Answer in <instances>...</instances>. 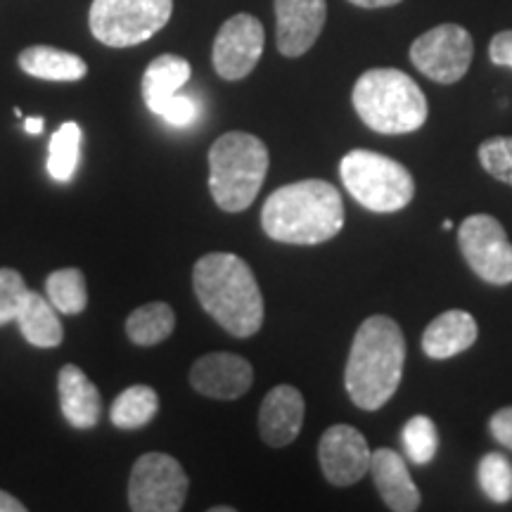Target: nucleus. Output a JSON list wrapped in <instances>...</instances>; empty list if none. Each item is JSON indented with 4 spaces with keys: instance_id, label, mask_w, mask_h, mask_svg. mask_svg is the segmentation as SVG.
I'll use <instances>...</instances> for the list:
<instances>
[{
    "instance_id": "nucleus-1",
    "label": "nucleus",
    "mask_w": 512,
    "mask_h": 512,
    "mask_svg": "<svg viewBox=\"0 0 512 512\" xmlns=\"http://www.w3.org/2000/svg\"><path fill=\"white\" fill-rule=\"evenodd\" d=\"M197 302L233 337H252L264 325V294L245 259L230 252L204 254L192 268Z\"/></svg>"
},
{
    "instance_id": "nucleus-2",
    "label": "nucleus",
    "mask_w": 512,
    "mask_h": 512,
    "mask_svg": "<svg viewBox=\"0 0 512 512\" xmlns=\"http://www.w3.org/2000/svg\"><path fill=\"white\" fill-rule=\"evenodd\" d=\"M261 228L285 245H320L344 228V202L328 181H297L268 195L261 209Z\"/></svg>"
},
{
    "instance_id": "nucleus-3",
    "label": "nucleus",
    "mask_w": 512,
    "mask_h": 512,
    "mask_svg": "<svg viewBox=\"0 0 512 512\" xmlns=\"http://www.w3.org/2000/svg\"><path fill=\"white\" fill-rule=\"evenodd\" d=\"M406 363V339L389 316H370L356 330L351 344L344 387L361 411H377L399 389Z\"/></svg>"
},
{
    "instance_id": "nucleus-4",
    "label": "nucleus",
    "mask_w": 512,
    "mask_h": 512,
    "mask_svg": "<svg viewBox=\"0 0 512 512\" xmlns=\"http://www.w3.org/2000/svg\"><path fill=\"white\" fill-rule=\"evenodd\" d=\"M354 110L363 124L384 136H403L427 121V98L401 69H368L354 86Z\"/></svg>"
},
{
    "instance_id": "nucleus-5",
    "label": "nucleus",
    "mask_w": 512,
    "mask_h": 512,
    "mask_svg": "<svg viewBox=\"0 0 512 512\" xmlns=\"http://www.w3.org/2000/svg\"><path fill=\"white\" fill-rule=\"evenodd\" d=\"M268 174V150L261 138L230 131L216 138L209 150V190L228 214L252 207Z\"/></svg>"
},
{
    "instance_id": "nucleus-6",
    "label": "nucleus",
    "mask_w": 512,
    "mask_h": 512,
    "mask_svg": "<svg viewBox=\"0 0 512 512\" xmlns=\"http://www.w3.org/2000/svg\"><path fill=\"white\" fill-rule=\"evenodd\" d=\"M339 176L349 195L375 214L401 211L415 195L411 171L373 150L347 152L339 162Z\"/></svg>"
},
{
    "instance_id": "nucleus-7",
    "label": "nucleus",
    "mask_w": 512,
    "mask_h": 512,
    "mask_svg": "<svg viewBox=\"0 0 512 512\" xmlns=\"http://www.w3.org/2000/svg\"><path fill=\"white\" fill-rule=\"evenodd\" d=\"M174 15V0H93L88 12L102 46L133 48L159 34Z\"/></svg>"
},
{
    "instance_id": "nucleus-8",
    "label": "nucleus",
    "mask_w": 512,
    "mask_h": 512,
    "mask_svg": "<svg viewBox=\"0 0 512 512\" xmlns=\"http://www.w3.org/2000/svg\"><path fill=\"white\" fill-rule=\"evenodd\" d=\"M188 475L174 456L145 453L128 479V505L136 512H178L188 496Z\"/></svg>"
},
{
    "instance_id": "nucleus-9",
    "label": "nucleus",
    "mask_w": 512,
    "mask_h": 512,
    "mask_svg": "<svg viewBox=\"0 0 512 512\" xmlns=\"http://www.w3.org/2000/svg\"><path fill=\"white\" fill-rule=\"evenodd\" d=\"M458 245L467 266L491 285L512 283V245L505 228L489 214H472L460 223Z\"/></svg>"
},
{
    "instance_id": "nucleus-10",
    "label": "nucleus",
    "mask_w": 512,
    "mask_h": 512,
    "mask_svg": "<svg viewBox=\"0 0 512 512\" xmlns=\"http://www.w3.org/2000/svg\"><path fill=\"white\" fill-rule=\"evenodd\" d=\"M475 43L460 24H439L418 36L411 46V62L420 74L437 83H456L470 69Z\"/></svg>"
},
{
    "instance_id": "nucleus-11",
    "label": "nucleus",
    "mask_w": 512,
    "mask_h": 512,
    "mask_svg": "<svg viewBox=\"0 0 512 512\" xmlns=\"http://www.w3.org/2000/svg\"><path fill=\"white\" fill-rule=\"evenodd\" d=\"M264 41V24L254 15L240 12L230 17L216 34L214 50H211L216 74L226 81L245 79L264 55Z\"/></svg>"
},
{
    "instance_id": "nucleus-12",
    "label": "nucleus",
    "mask_w": 512,
    "mask_h": 512,
    "mask_svg": "<svg viewBox=\"0 0 512 512\" xmlns=\"http://www.w3.org/2000/svg\"><path fill=\"white\" fill-rule=\"evenodd\" d=\"M368 439L351 425H332L323 432L318 444V463L325 479L335 486L361 482L370 472Z\"/></svg>"
},
{
    "instance_id": "nucleus-13",
    "label": "nucleus",
    "mask_w": 512,
    "mask_h": 512,
    "mask_svg": "<svg viewBox=\"0 0 512 512\" xmlns=\"http://www.w3.org/2000/svg\"><path fill=\"white\" fill-rule=\"evenodd\" d=\"M328 17L325 0H275V41L280 55L302 57L318 41Z\"/></svg>"
},
{
    "instance_id": "nucleus-14",
    "label": "nucleus",
    "mask_w": 512,
    "mask_h": 512,
    "mask_svg": "<svg viewBox=\"0 0 512 512\" xmlns=\"http://www.w3.org/2000/svg\"><path fill=\"white\" fill-rule=\"evenodd\" d=\"M190 384L195 392L209 399L233 401L249 392L254 384V368L247 358L228 351H216L197 358L190 368Z\"/></svg>"
},
{
    "instance_id": "nucleus-15",
    "label": "nucleus",
    "mask_w": 512,
    "mask_h": 512,
    "mask_svg": "<svg viewBox=\"0 0 512 512\" xmlns=\"http://www.w3.org/2000/svg\"><path fill=\"white\" fill-rule=\"evenodd\" d=\"M304 396L292 384H278L259 408V434L268 446H290L304 425Z\"/></svg>"
},
{
    "instance_id": "nucleus-16",
    "label": "nucleus",
    "mask_w": 512,
    "mask_h": 512,
    "mask_svg": "<svg viewBox=\"0 0 512 512\" xmlns=\"http://www.w3.org/2000/svg\"><path fill=\"white\" fill-rule=\"evenodd\" d=\"M370 472H373L375 486L382 501L394 512H413L420 508V491L413 484L406 460L392 448H377L370 458Z\"/></svg>"
},
{
    "instance_id": "nucleus-17",
    "label": "nucleus",
    "mask_w": 512,
    "mask_h": 512,
    "mask_svg": "<svg viewBox=\"0 0 512 512\" xmlns=\"http://www.w3.org/2000/svg\"><path fill=\"white\" fill-rule=\"evenodd\" d=\"M57 389H60L64 420L76 430H93L100 420L102 399L98 387L88 380V375L79 366L67 363L57 377Z\"/></svg>"
},
{
    "instance_id": "nucleus-18",
    "label": "nucleus",
    "mask_w": 512,
    "mask_h": 512,
    "mask_svg": "<svg viewBox=\"0 0 512 512\" xmlns=\"http://www.w3.org/2000/svg\"><path fill=\"white\" fill-rule=\"evenodd\" d=\"M479 325L472 313L463 309L444 311L427 325L422 335V351L430 358H451L463 354L477 342Z\"/></svg>"
},
{
    "instance_id": "nucleus-19",
    "label": "nucleus",
    "mask_w": 512,
    "mask_h": 512,
    "mask_svg": "<svg viewBox=\"0 0 512 512\" xmlns=\"http://www.w3.org/2000/svg\"><path fill=\"white\" fill-rule=\"evenodd\" d=\"M192 67L181 55H159L147 64L143 74V100L147 110L162 117L171 100L190 81Z\"/></svg>"
},
{
    "instance_id": "nucleus-20",
    "label": "nucleus",
    "mask_w": 512,
    "mask_h": 512,
    "mask_svg": "<svg viewBox=\"0 0 512 512\" xmlns=\"http://www.w3.org/2000/svg\"><path fill=\"white\" fill-rule=\"evenodd\" d=\"M19 67L22 72L41 81L74 83L88 74V64L79 55L53 46H31L19 53Z\"/></svg>"
},
{
    "instance_id": "nucleus-21",
    "label": "nucleus",
    "mask_w": 512,
    "mask_h": 512,
    "mask_svg": "<svg viewBox=\"0 0 512 512\" xmlns=\"http://www.w3.org/2000/svg\"><path fill=\"white\" fill-rule=\"evenodd\" d=\"M17 325L31 347L55 349L60 347L64 339V328L60 318H57V309L43 294L29 292L27 302H24L17 316Z\"/></svg>"
},
{
    "instance_id": "nucleus-22",
    "label": "nucleus",
    "mask_w": 512,
    "mask_h": 512,
    "mask_svg": "<svg viewBox=\"0 0 512 512\" xmlns=\"http://www.w3.org/2000/svg\"><path fill=\"white\" fill-rule=\"evenodd\" d=\"M176 328V313L169 304L150 302L126 318V335L138 347H155L171 337Z\"/></svg>"
},
{
    "instance_id": "nucleus-23",
    "label": "nucleus",
    "mask_w": 512,
    "mask_h": 512,
    "mask_svg": "<svg viewBox=\"0 0 512 512\" xmlns=\"http://www.w3.org/2000/svg\"><path fill=\"white\" fill-rule=\"evenodd\" d=\"M159 411V396L147 384H133L121 392L112 403L110 420L119 430H138L150 425Z\"/></svg>"
},
{
    "instance_id": "nucleus-24",
    "label": "nucleus",
    "mask_w": 512,
    "mask_h": 512,
    "mask_svg": "<svg viewBox=\"0 0 512 512\" xmlns=\"http://www.w3.org/2000/svg\"><path fill=\"white\" fill-rule=\"evenodd\" d=\"M46 297L55 306L57 313L76 316L88 306L86 275L79 268H60L53 271L46 280Z\"/></svg>"
},
{
    "instance_id": "nucleus-25",
    "label": "nucleus",
    "mask_w": 512,
    "mask_h": 512,
    "mask_svg": "<svg viewBox=\"0 0 512 512\" xmlns=\"http://www.w3.org/2000/svg\"><path fill=\"white\" fill-rule=\"evenodd\" d=\"M81 152V128L76 121H64L50 138L48 150V174L55 181L67 183L79 166Z\"/></svg>"
},
{
    "instance_id": "nucleus-26",
    "label": "nucleus",
    "mask_w": 512,
    "mask_h": 512,
    "mask_svg": "<svg viewBox=\"0 0 512 512\" xmlns=\"http://www.w3.org/2000/svg\"><path fill=\"white\" fill-rule=\"evenodd\" d=\"M401 441L403 448H406V456L415 465H430L439 448L437 425L427 415H415L403 425Z\"/></svg>"
},
{
    "instance_id": "nucleus-27",
    "label": "nucleus",
    "mask_w": 512,
    "mask_h": 512,
    "mask_svg": "<svg viewBox=\"0 0 512 512\" xmlns=\"http://www.w3.org/2000/svg\"><path fill=\"white\" fill-rule=\"evenodd\" d=\"M477 479L486 498H491L494 503L512 501V463L503 453H486L479 460Z\"/></svg>"
},
{
    "instance_id": "nucleus-28",
    "label": "nucleus",
    "mask_w": 512,
    "mask_h": 512,
    "mask_svg": "<svg viewBox=\"0 0 512 512\" xmlns=\"http://www.w3.org/2000/svg\"><path fill=\"white\" fill-rule=\"evenodd\" d=\"M479 162L496 181L512 185V138L496 136L479 145Z\"/></svg>"
},
{
    "instance_id": "nucleus-29",
    "label": "nucleus",
    "mask_w": 512,
    "mask_h": 512,
    "mask_svg": "<svg viewBox=\"0 0 512 512\" xmlns=\"http://www.w3.org/2000/svg\"><path fill=\"white\" fill-rule=\"evenodd\" d=\"M29 292L22 273H17L15 268H0V325L17 320Z\"/></svg>"
},
{
    "instance_id": "nucleus-30",
    "label": "nucleus",
    "mask_w": 512,
    "mask_h": 512,
    "mask_svg": "<svg viewBox=\"0 0 512 512\" xmlns=\"http://www.w3.org/2000/svg\"><path fill=\"white\" fill-rule=\"evenodd\" d=\"M197 112H200L197 102L188 98V95L178 93L176 98L166 105V110L162 112V119L166 121V124L181 128V126H190L192 121L197 119Z\"/></svg>"
},
{
    "instance_id": "nucleus-31",
    "label": "nucleus",
    "mask_w": 512,
    "mask_h": 512,
    "mask_svg": "<svg viewBox=\"0 0 512 512\" xmlns=\"http://www.w3.org/2000/svg\"><path fill=\"white\" fill-rule=\"evenodd\" d=\"M489 430L494 434L498 444L512 451V406H505L498 413L491 415Z\"/></svg>"
},
{
    "instance_id": "nucleus-32",
    "label": "nucleus",
    "mask_w": 512,
    "mask_h": 512,
    "mask_svg": "<svg viewBox=\"0 0 512 512\" xmlns=\"http://www.w3.org/2000/svg\"><path fill=\"white\" fill-rule=\"evenodd\" d=\"M489 57L498 67L512 69V31H501L491 38L489 43Z\"/></svg>"
},
{
    "instance_id": "nucleus-33",
    "label": "nucleus",
    "mask_w": 512,
    "mask_h": 512,
    "mask_svg": "<svg viewBox=\"0 0 512 512\" xmlns=\"http://www.w3.org/2000/svg\"><path fill=\"white\" fill-rule=\"evenodd\" d=\"M24 510L27 508H24L15 496H10L8 491L0 489V512H24Z\"/></svg>"
},
{
    "instance_id": "nucleus-34",
    "label": "nucleus",
    "mask_w": 512,
    "mask_h": 512,
    "mask_svg": "<svg viewBox=\"0 0 512 512\" xmlns=\"http://www.w3.org/2000/svg\"><path fill=\"white\" fill-rule=\"evenodd\" d=\"M351 5H358V8L375 10V8H392V5H399L401 0H349Z\"/></svg>"
},
{
    "instance_id": "nucleus-35",
    "label": "nucleus",
    "mask_w": 512,
    "mask_h": 512,
    "mask_svg": "<svg viewBox=\"0 0 512 512\" xmlns=\"http://www.w3.org/2000/svg\"><path fill=\"white\" fill-rule=\"evenodd\" d=\"M43 124H46V121H43L41 117H36V119H27V121H24V131L31 133V136H38V133L43 131Z\"/></svg>"
},
{
    "instance_id": "nucleus-36",
    "label": "nucleus",
    "mask_w": 512,
    "mask_h": 512,
    "mask_svg": "<svg viewBox=\"0 0 512 512\" xmlns=\"http://www.w3.org/2000/svg\"><path fill=\"white\" fill-rule=\"evenodd\" d=\"M211 512H233V508H228V505H221V508H211Z\"/></svg>"
},
{
    "instance_id": "nucleus-37",
    "label": "nucleus",
    "mask_w": 512,
    "mask_h": 512,
    "mask_svg": "<svg viewBox=\"0 0 512 512\" xmlns=\"http://www.w3.org/2000/svg\"><path fill=\"white\" fill-rule=\"evenodd\" d=\"M444 230H453V221H444Z\"/></svg>"
}]
</instances>
